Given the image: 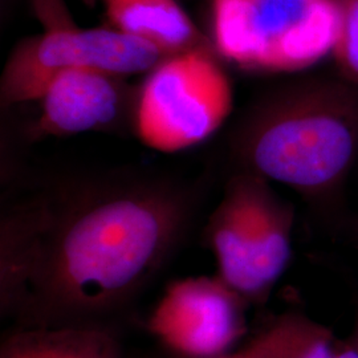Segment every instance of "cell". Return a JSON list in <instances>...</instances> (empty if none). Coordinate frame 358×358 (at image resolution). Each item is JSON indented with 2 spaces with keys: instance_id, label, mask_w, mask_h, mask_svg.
Wrapping results in <instances>:
<instances>
[{
  "instance_id": "cell-4",
  "label": "cell",
  "mask_w": 358,
  "mask_h": 358,
  "mask_svg": "<svg viewBox=\"0 0 358 358\" xmlns=\"http://www.w3.org/2000/svg\"><path fill=\"white\" fill-rule=\"evenodd\" d=\"M217 56L256 72H300L332 55L338 0H210Z\"/></svg>"
},
{
  "instance_id": "cell-2",
  "label": "cell",
  "mask_w": 358,
  "mask_h": 358,
  "mask_svg": "<svg viewBox=\"0 0 358 358\" xmlns=\"http://www.w3.org/2000/svg\"><path fill=\"white\" fill-rule=\"evenodd\" d=\"M236 170L282 183L307 199L334 192L358 159V85L299 77L262 93L232 130Z\"/></svg>"
},
{
  "instance_id": "cell-14",
  "label": "cell",
  "mask_w": 358,
  "mask_h": 358,
  "mask_svg": "<svg viewBox=\"0 0 358 358\" xmlns=\"http://www.w3.org/2000/svg\"><path fill=\"white\" fill-rule=\"evenodd\" d=\"M350 341H352V344L356 346L358 349V313H357V320H356V327H355V331H353V334H352V338H350Z\"/></svg>"
},
{
  "instance_id": "cell-3",
  "label": "cell",
  "mask_w": 358,
  "mask_h": 358,
  "mask_svg": "<svg viewBox=\"0 0 358 358\" xmlns=\"http://www.w3.org/2000/svg\"><path fill=\"white\" fill-rule=\"evenodd\" d=\"M294 206L269 180L235 170L203 230L217 276L248 304L268 299L292 257Z\"/></svg>"
},
{
  "instance_id": "cell-8",
  "label": "cell",
  "mask_w": 358,
  "mask_h": 358,
  "mask_svg": "<svg viewBox=\"0 0 358 358\" xmlns=\"http://www.w3.org/2000/svg\"><path fill=\"white\" fill-rule=\"evenodd\" d=\"M138 87L125 77L78 68L56 73L40 99V113L29 137H69L83 133L133 131Z\"/></svg>"
},
{
  "instance_id": "cell-6",
  "label": "cell",
  "mask_w": 358,
  "mask_h": 358,
  "mask_svg": "<svg viewBox=\"0 0 358 358\" xmlns=\"http://www.w3.org/2000/svg\"><path fill=\"white\" fill-rule=\"evenodd\" d=\"M44 26V32L16 45L0 80V103L38 101L59 72L88 68L115 76L148 75L166 59L162 52L112 27L78 28L65 13Z\"/></svg>"
},
{
  "instance_id": "cell-12",
  "label": "cell",
  "mask_w": 358,
  "mask_h": 358,
  "mask_svg": "<svg viewBox=\"0 0 358 358\" xmlns=\"http://www.w3.org/2000/svg\"><path fill=\"white\" fill-rule=\"evenodd\" d=\"M332 56L340 77L358 85V0H338V26Z\"/></svg>"
},
{
  "instance_id": "cell-11",
  "label": "cell",
  "mask_w": 358,
  "mask_h": 358,
  "mask_svg": "<svg viewBox=\"0 0 358 358\" xmlns=\"http://www.w3.org/2000/svg\"><path fill=\"white\" fill-rule=\"evenodd\" d=\"M325 327L300 313H285L236 352L220 358H299Z\"/></svg>"
},
{
  "instance_id": "cell-10",
  "label": "cell",
  "mask_w": 358,
  "mask_h": 358,
  "mask_svg": "<svg viewBox=\"0 0 358 358\" xmlns=\"http://www.w3.org/2000/svg\"><path fill=\"white\" fill-rule=\"evenodd\" d=\"M0 358H122V352L108 327H16L3 338Z\"/></svg>"
},
{
  "instance_id": "cell-9",
  "label": "cell",
  "mask_w": 358,
  "mask_h": 358,
  "mask_svg": "<svg viewBox=\"0 0 358 358\" xmlns=\"http://www.w3.org/2000/svg\"><path fill=\"white\" fill-rule=\"evenodd\" d=\"M109 27L141 40L165 56L214 50L178 0H105ZM215 51V50H214Z\"/></svg>"
},
{
  "instance_id": "cell-7",
  "label": "cell",
  "mask_w": 358,
  "mask_h": 358,
  "mask_svg": "<svg viewBox=\"0 0 358 358\" xmlns=\"http://www.w3.org/2000/svg\"><path fill=\"white\" fill-rule=\"evenodd\" d=\"M247 306L217 276L186 278L167 285L148 327L176 358H220L247 331Z\"/></svg>"
},
{
  "instance_id": "cell-5",
  "label": "cell",
  "mask_w": 358,
  "mask_h": 358,
  "mask_svg": "<svg viewBox=\"0 0 358 358\" xmlns=\"http://www.w3.org/2000/svg\"><path fill=\"white\" fill-rule=\"evenodd\" d=\"M214 50L164 59L137 90L133 133L148 148L177 153L210 138L232 110L229 75Z\"/></svg>"
},
{
  "instance_id": "cell-1",
  "label": "cell",
  "mask_w": 358,
  "mask_h": 358,
  "mask_svg": "<svg viewBox=\"0 0 358 358\" xmlns=\"http://www.w3.org/2000/svg\"><path fill=\"white\" fill-rule=\"evenodd\" d=\"M201 196L196 183L141 171L45 180L1 213V316L23 328L106 327L176 255Z\"/></svg>"
},
{
  "instance_id": "cell-13",
  "label": "cell",
  "mask_w": 358,
  "mask_h": 358,
  "mask_svg": "<svg viewBox=\"0 0 358 358\" xmlns=\"http://www.w3.org/2000/svg\"><path fill=\"white\" fill-rule=\"evenodd\" d=\"M332 344V332L325 329L301 350L299 358H358V349L350 340L343 348H333Z\"/></svg>"
}]
</instances>
